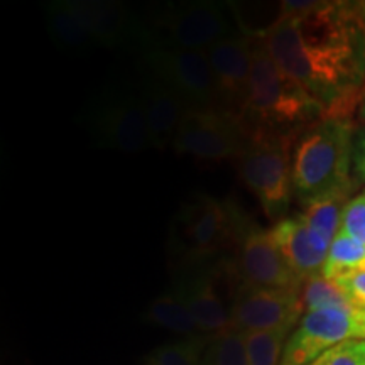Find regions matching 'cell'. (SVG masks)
Returning <instances> with one entry per match:
<instances>
[{
  "label": "cell",
  "instance_id": "obj_1",
  "mask_svg": "<svg viewBox=\"0 0 365 365\" xmlns=\"http://www.w3.org/2000/svg\"><path fill=\"white\" fill-rule=\"evenodd\" d=\"M262 34L277 66L323 108L350 118L365 88V4L281 2Z\"/></svg>",
  "mask_w": 365,
  "mask_h": 365
},
{
  "label": "cell",
  "instance_id": "obj_2",
  "mask_svg": "<svg viewBox=\"0 0 365 365\" xmlns=\"http://www.w3.org/2000/svg\"><path fill=\"white\" fill-rule=\"evenodd\" d=\"M319 118H323V108L274 63L262 36L252 39L247 98L239 113L247 139L296 137V132Z\"/></svg>",
  "mask_w": 365,
  "mask_h": 365
},
{
  "label": "cell",
  "instance_id": "obj_3",
  "mask_svg": "<svg viewBox=\"0 0 365 365\" xmlns=\"http://www.w3.org/2000/svg\"><path fill=\"white\" fill-rule=\"evenodd\" d=\"M352 122L319 118L296 139L291 164L293 188L299 202L309 205L335 195H349Z\"/></svg>",
  "mask_w": 365,
  "mask_h": 365
},
{
  "label": "cell",
  "instance_id": "obj_4",
  "mask_svg": "<svg viewBox=\"0 0 365 365\" xmlns=\"http://www.w3.org/2000/svg\"><path fill=\"white\" fill-rule=\"evenodd\" d=\"M294 137H255L239 158V175L245 186L272 220H282L291 203L293 164L291 144Z\"/></svg>",
  "mask_w": 365,
  "mask_h": 365
},
{
  "label": "cell",
  "instance_id": "obj_5",
  "mask_svg": "<svg viewBox=\"0 0 365 365\" xmlns=\"http://www.w3.org/2000/svg\"><path fill=\"white\" fill-rule=\"evenodd\" d=\"M144 65L150 76L171 88L188 108L220 110L215 76L205 51L144 44Z\"/></svg>",
  "mask_w": 365,
  "mask_h": 365
},
{
  "label": "cell",
  "instance_id": "obj_6",
  "mask_svg": "<svg viewBox=\"0 0 365 365\" xmlns=\"http://www.w3.org/2000/svg\"><path fill=\"white\" fill-rule=\"evenodd\" d=\"M365 340V309L357 307L308 312L287 340L282 364L312 365L333 346Z\"/></svg>",
  "mask_w": 365,
  "mask_h": 365
},
{
  "label": "cell",
  "instance_id": "obj_7",
  "mask_svg": "<svg viewBox=\"0 0 365 365\" xmlns=\"http://www.w3.org/2000/svg\"><path fill=\"white\" fill-rule=\"evenodd\" d=\"M230 36V22L222 4L182 2L171 6L156 21V34H145L144 44L207 51Z\"/></svg>",
  "mask_w": 365,
  "mask_h": 365
},
{
  "label": "cell",
  "instance_id": "obj_8",
  "mask_svg": "<svg viewBox=\"0 0 365 365\" xmlns=\"http://www.w3.org/2000/svg\"><path fill=\"white\" fill-rule=\"evenodd\" d=\"M249 139L239 118L222 110L188 108L176 132L173 149L205 161L240 158Z\"/></svg>",
  "mask_w": 365,
  "mask_h": 365
},
{
  "label": "cell",
  "instance_id": "obj_9",
  "mask_svg": "<svg viewBox=\"0 0 365 365\" xmlns=\"http://www.w3.org/2000/svg\"><path fill=\"white\" fill-rule=\"evenodd\" d=\"M90 127L103 148L118 153L137 154L153 148L140 95L113 93L103 97L91 112Z\"/></svg>",
  "mask_w": 365,
  "mask_h": 365
},
{
  "label": "cell",
  "instance_id": "obj_10",
  "mask_svg": "<svg viewBox=\"0 0 365 365\" xmlns=\"http://www.w3.org/2000/svg\"><path fill=\"white\" fill-rule=\"evenodd\" d=\"M234 328L249 331H291L303 318L299 291L239 286L230 304Z\"/></svg>",
  "mask_w": 365,
  "mask_h": 365
},
{
  "label": "cell",
  "instance_id": "obj_11",
  "mask_svg": "<svg viewBox=\"0 0 365 365\" xmlns=\"http://www.w3.org/2000/svg\"><path fill=\"white\" fill-rule=\"evenodd\" d=\"M235 269L240 286L284 291H299L303 286V281L282 257L271 230L257 227L247 228L242 237Z\"/></svg>",
  "mask_w": 365,
  "mask_h": 365
},
{
  "label": "cell",
  "instance_id": "obj_12",
  "mask_svg": "<svg viewBox=\"0 0 365 365\" xmlns=\"http://www.w3.org/2000/svg\"><path fill=\"white\" fill-rule=\"evenodd\" d=\"M205 53L215 76L220 110L239 118L249 90L252 36L230 34Z\"/></svg>",
  "mask_w": 365,
  "mask_h": 365
},
{
  "label": "cell",
  "instance_id": "obj_13",
  "mask_svg": "<svg viewBox=\"0 0 365 365\" xmlns=\"http://www.w3.org/2000/svg\"><path fill=\"white\" fill-rule=\"evenodd\" d=\"M230 210L212 196L200 195L182 212V247L190 259L212 257L230 234Z\"/></svg>",
  "mask_w": 365,
  "mask_h": 365
},
{
  "label": "cell",
  "instance_id": "obj_14",
  "mask_svg": "<svg viewBox=\"0 0 365 365\" xmlns=\"http://www.w3.org/2000/svg\"><path fill=\"white\" fill-rule=\"evenodd\" d=\"M70 4L93 44L118 46L132 39L144 43V29L122 4L110 0H70Z\"/></svg>",
  "mask_w": 365,
  "mask_h": 365
},
{
  "label": "cell",
  "instance_id": "obj_15",
  "mask_svg": "<svg viewBox=\"0 0 365 365\" xmlns=\"http://www.w3.org/2000/svg\"><path fill=\"white\" fill-rule=\"evenodd\" d=\"M271 234L282 257L301 281L323 274L330 249L323 247L313 239L303 218L287 217L277 220L271 228Z\"/></svg>",
  "mask_w": 365,
  "mask_h": 365
},
{
  "label": "cell",
  "instance_id": "obj_16",
  "mask_svg": "<svg viewBox=\"0 0 365 365\" xmlns=\"http://www.w3.org/2000/svg\"><path fill=\"white\" fill-rule=\"evenodd\" d=\"M140 100L148 117L153 148L164 149L173 145L188 107L175 91L150 75L140 91Z\"/></svg>",
  "mask_w": 365,
  "mask_h": 365
},
{
  "label": "cell",
  "instance_id": "obj_17",
  "mask_svg": "<svg viewBox=\"0 0 365 365\" xmlns=\"http://www.w3.org/2000/svg\"><path fill=\"white\" fill-rule=\"evenodd\" d=\"M176 293L190 308L202 335L213 339L234 328L230 308L223 303L215 282L210 276L191 277L180 289H176Z\"/></svg>",
  "mask_w": 365,
  "mask_h": 365
},
{
  "label": "cell",
  "instance_id": "obj_18",
  "mask_svg": "<svg viewBox=\"0 0 365 365\" xmlns=\"http://www.w3.org/2000/svg\"><path fill=\"white\" fill-rule=\"evenodd\" d=\"M346 196L349 195H335L328 196V198L318 200L307 205L304 210L303 222L307 223L308 230L312 232L313 239L322 244L323 247L330 249L331 242L339 235L341 227V217H344V210L346 207Z\"/></svg>",
  "mask_w": 365,
  "mask_h": 365
},
{
  "label": "cell",
  "instance_id": "obj_19",
  "mask_svg": "<svg viewBox=\"0 0 365 365\" xmlns=\"http://www.w3.org/2000/svg\"><path fill=\"white\" fill-rule=\"evenodd\" d=\"M145 318L164 330L178 333V335H186L190 339H195V335L200 333L190 308L186 307V303L176 291L154 299L149 304Z\"/></svg>",
  "mask_w": 365,
  "mask_h": 365
},
{
  "label": "cell",
  "instance_id": "obj_20",
  "mask_svg": "<svg viewBox=\"0 0 365 365\" xmlns=\"http://www.w3.org/2000/svg\"><path fill=\"white\" fill-rule=\"evenodd\" d=\"M46 19H48L49 33L61 46L76 49L93 44L80 17L73 11L70 0L49 4L46 7Z\"/></svg>",
  "mask_w": 365,
  "mask_h": 365
},
{
  "label": "cell",
  "instance_id": "obj_21",
  "mask_svg": "<svg viewBox=\"0 0 365 365\" xmlns=\"http://www.w3.org/2000/svg\"><path fill=\"white\" fill-rule=\"evenodd\" d=\"M360 267H365V245L339 232L328 250L323 276L330 281H336Z\"/></svg>",
  "mask_w": 365,
  "mask_h": 365
},
{
  "label": "cell",
  "instance_id": "obj_22",
  "mask_svg": "<svg viewBox=\"0 0 365 365\" xmlns=\"http://www.w3.org/2000/svg\"><path fill=\"white\" fill-rule=\"evenodd\" d=\"M299 299L304 313L323 308L354 307L352 301L346 298L344 291L335 282L327 279L323 274L303 281V286L299 289Z\"/></svg>",
  "mask_w": 365,
  "mask_h": 365
},
{
  "label": "cell",
  "instance_id": "obj_23",
  "mask_svg": "<svg viewBox=\"0 0 365 365\" xmlns=\"http://www.w3.org/2000/svg\"><path fill=\"white\" fill-rule=\"evenodd\" d=\"M291 331H249L245 335L249 365H279Z\"/></svg>",
  "mask_w": 365,
  "mask_h": 365
},
{
  "label": "cell",
  "instance_id": "obj_24",
  "mask_svg": "<svg viewBox=\"0 0 365 365\" xmlns=\"http://www.w3.org/2000/svg\"><path fill=\"white\" fill-rule=\"evenodd\" d=\"M203 365H249L244 333L232 328L210 339Z\"/></svg>",
  "mask_w": 365,
  "mask_h": 365
},
{
  "label": "cell",
  "instance_id": "obj_25",
  "mask_svg": "<svg viewBox=\"0 0 365 365\" xmlns=\"http://www.w3.org/2000/svg\"><path fill=\"white\" fill-rule=\"evenodd\" d=\"M202 340L190 339L178 344H166L149 355V365H203Z\"/></svg>",
  "mask_w": 365,
  "mask_h": 365
},
{
  "label": "cell",
  "instance_id": "obj_26",
  "mask_svg": "<svg viewBox=\"0 0 365 365\" xmlns=\"http://www.w3.org/2000/svg\"><path fill=\"white\" fill-rule=\"evenodd\" d=\"M312 365H365V340H350L333 346Z\"/></svg>",
  "mask_w": 365,
  "mask_h": 365
},
{
  "label": "cell",
  "instance_id": "obj_27",
  "mask_svg": "<svg viewBox=\"0 0 365 365\" xmlns=\"http://www.w3.org/2000/svg\"><path fill=\"white\" fill-rule=\"evenodd\" d=\"M340 232L365 245V193L355 196L346 203Z\"/></svg>",
  "mask_w": 365,
  "mask_h": 365
},
{
  "label": "cell",
  "instance_id": "obj_28",
  "mask_svg": "<svg viewBox=\"0 0 365 365\" xmlns=\"http://www.w3.org/2000/svg\"><path fill=\"white\" fill-rule=\"evenodd\" d=\"M333 282L344 291L346 298L352 301L354 307L365 309V267L345 274Z\"/></svg>",
  "mask_w": 365,
  "mask_h": 365
},
{
  "label": "cell",
  "instance_id": "obj_29",
  "mask_svg": "<svg viewBox=\"0 0 365 365\" xmlns=\"http://www.w3.org/2000/svg\"><path fill=\"white\" fill-rule=\"evenodd\" d=\"M355 166H357V173L365 180V130L359 140L357 154H355Z\"/></svg>",
  "mask_w": 365,
  "mask_h": 365
},
{
  "label": "cell",
  "instance_id": "obj_30",
  "mask_svg": "<svg viewBox=\"0 0 365 365\" xmlns=\"http://www.w3.org/2000/svg\"><path fill=\"white\" fill-rule=\"evenodd\" d=\"M364 100H365V88H364ZM364 100H362V102H364Z\"/></svg>",
  "mask_w": 365,
  "mask_h": 365
},
{
  "label": "cell",
  "instance_id": "obj_31",
  "mask_svg": "<svg viewBox=\"0 0 365 365\" xmlns=\"http://www.w3.org/2000/svg\"><path fill=\"white\" fill-rule=\"evenodd\" d=\"M364 113H365V100H364Z\"/></svg>",
  "mask_w": 365,
  "mask_h": 365
},
{
  "label": "cell",
  "instance_id": "obj_32",
  "mask_svg": "<svg viewBox=\"0 0 365 365\" xmlns=\"http://www.w3.org/2000/svg\"><path fill=\"white\" fill-rule=\"evenodd\" d=\"M281 365H289V364H281Z\"/></svg>",
  "mask_w": 365,
  "mask_h": 365
},
{
  "label": "cell",
  "instance_id": "obj_33",
  "mask_svg": "<svg viewBox=\"0 0 365 365\" xmlns=\"http://www.w3.org/2000/svg\"><path fill=\"white\" fill-rule=\"evenodd\" d=\"M144 365H149V364H144Z\"/></svg>",
  "mask_w": 365,
  "mask_h": 365
}]
</instances>
